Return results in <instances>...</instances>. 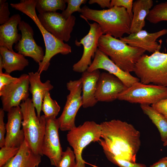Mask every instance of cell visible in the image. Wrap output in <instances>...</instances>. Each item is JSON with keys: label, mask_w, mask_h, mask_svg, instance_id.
<instances>
[{"label": "cell", "mask_w": 167, "mask_h": 167, "mask_svg": "<svg viewBox=\"0 0 167 167\" xmlns=\"http://www.w3.org/2000/svg\"><path fill=\"white\" fill-rule=\"evenodd\" d=\"M100 125L103 139L99 142L103 150L136 163L141 145L140 132L132 124L118 119L104 122Z\"/></svg>", "instance_id": "obj_1"}, {"label": "cell", "mask_w": 167, "mask_h": 167, "mask_svg": "<svg viewBox=\"0 0 167 167\" xmlns=\"http://www.w3.org/2000/svg\"><path fill=\"white\" fill-rule=\"evenodd\" d=\"M80 16L85 20L97 23L103 35L120 38L125 34L131 33L132 19L124 7L114 6L107 9L96 10L84 6L81 8Z\"/></svg>", "instance_id": "obj_2"}, {"label": "cell", "mask_w": 167, "mask_h": 167, "mask_svg": "<svg viewBox=\"0 0 167 167\" xmlns=\"http://www.w3.org/2000/svg\"><path fill=\"white\" fill-rule=\"evenodd\" d=\"M36 0H21L18 3H11L10 5L32 19L42 35L45 45V53L43 61L38 64L37 71L41 74L42 72L47 70L53 57L58 54H68L71 52V49L69 45L57 38L43 27L36 13Z\"/></svg>", "instance_id": "obj_3"}, {"label": "cell", "mask_w": 167, "mask_h": 167, "mask_svg": "<svg viewBox=\"0 0 167 167\" xmlns=\"http://www.w3.org/2000/svg\"><path fill=\"white\" fill-rule=\"evenodd\" d=\"M98 49L123 71H134L135 65L145 51L131 46L120 39L109 35H102L99 38Z\"/></svg>", "instance_id": "obj_4"}, {"label": "cell", "mask_w": 167, "mask_h": 167, "mask_svg": "<svg viewBox=\"0 0 167 167\" xmlns=\"http://www.w3.org/2000/svg\"><path fill=\"white\" fill-rule=\"evenodd\" d=\"M167 45V38L166 40ZM134 72L142 83L167 87V53L156 51L144 54L136 63Z\"/></svg>", "instance_id": "obj_5"}, {"label": "cell", "mask_w": 167, "mask_h": 167, "mask_svg": "<svg viewBox=\"0 0 167 167\" xmlns=\"http://www.w3.org/2000/svg\"><path fill=\"white\" fill-rule=\"evenodd\" d=\"M23 115L22 123L24 140L36 154L43 156L41 146L45 131L46 119L44 115H36L32 99L28 98L20 105Z\"/></svg>", "instance_id": "obj_6"}, {"label": "cell", "mask_w": 167, "mask_h": 167, "mask_svg": "<svg viewBox=\"0 0 167 167\" xmlns=\"http://www.w3.org/2000/svg\"><path fill=\"white\" fill-rule=\"evenodd\" d=\"M166 98L167 87L139 82L122 91L117 99L131 103L152 105Z\"/></svg>", "instance_id": "obj_7"}, {"label": "cell", "mask_w": 167, "mask_h": 167, "mask_svg": "<svg viewBox=\"0 0 167 167\" xmlns=\"http://www.w3.org/2000/svg\"><path fill=\"white\" fill-rule=\"evenodd\" d=\"M69 91L62 112L57 118L59 129L62 131H70L76 127L75 117L80 108L82 106V80H70L66 84Z\"/></svg>", "instance_id": "obj_8"}, {"label": "cell", "mask_w": 167, "mask_h": 167, "mask_svg": "<svg viewBox=\"0 0 167 167\" xmlns=\"http://www.w3.org/2000/svg\"><path fill=\"white\" fill-rule=\"evenodd\" d=\"M100 124L93 121H87L68 131L67 141L72 148L76 159L82 158V152L92 142L99 141L101 138Z\"/></svg>", "instance_id": "obj_9"}, {"label": "cell", "mask_w": 167, "mask_h": 167, "mask_svg": "<svg viewBox=\"0 0 167 167\" xmlns=\"http://www.w3.org/2000/svg\"><path fill=\"white\" fill-rule=\"evenodd\" d=\"M38 17L43 27L54 37L63 42L69 40L75 24L74 16L66 19L61 13L55 12L39 14Z\"/></svg>", "instance_id": "obj_10"}, {"label": "cell", "mask_w": 167, "mask_h": 167, "mask_svg": "<svg viewBox=\"0 0 167 167\" xmlns=\"http://www.w3.org/2000/svg\"><path fill=\"white\" fill-rule=\"evenodd\" d=\"M90 29L88 33L80 40L75 41L77 46L82 45L83 52L80 59L73 66L74 71L83 73L87 70L92 64V59L94 58L98 49V45L100 37L103 34L101 28L99 24L94 22L89 23Z\"/></svg>", "instance_id": "obj_11"}, {"label": "cell", "mask_w": 167, "mask_h": 167, "mask_svg": "<svg viewBox=\"0 0 167 167\" xmlns=\"http://www.w3.org/2000/svg\"><path fill=\"white\" fill-rule=\"evenodd\" d=\"M29 81L28 75L24 74L16 81L0 89L2 109L8 112L13 107L19 106L29 98Z\"/></svg>", "instance_id": "obj_12"}, {"label": "cell", "mask_w": 167, "mask_h": 167, "mask_svg": "<svg viewBox=\"0 0 167 167\" xmlns=\"http://www.w3.org/2000/svg\"><path fill=\"white\" fill-rule=\"evenodd\" d=\"M45 131L41 146L42 155L47 156L52 165L57 166L63 153L60 143L59 126L56 118H46Z\"/></svg>", "instance_id": "obj_13"}, {"label": "cell", "mask_w": 167, "mask_h": 167, "mask_svg": "<svg viewBox=\"0 0 167 167\" xmlns=\"http://www.w3.org/2000/svg\"><path fill=\"white\" fill-rule=\"evenodd\" d=\"M21 32V40L14 46V49L24 57L32 58L39 64L43 60L45 54L42 48L38 45L34 39V31L30 25L22 20L18 26Z\"/></svg>", "instance_id": "obj_14"}, {"label": "cell", "mask_w": 167, "mask_h": 167, "mask_svg": "<svg viewBox=\"0 0 167 167\" xmlns=\"http://www.w3.org/2000/svg\"><path fill=\"white\" fill-rule=\"evenodd\" d=\"M127 87L118 78L109 72L101 73L97 81L95 97L98 101L111 102Z\"/></svg>", "instance_id": "obj_15"}, {"label": "cell", "mask_w": 167, "mask_h": 167, "mask_svg": "<svg viewBox=\"0 0 167 167\" xmlns=\"http://www.w3.org/2000/svg\"><path fill=\"white\" fill-rule=\"evenodd\" d=\"M99 69L106 70L119 79L127 87L139 82L138 78L120 69L104 53L97 49L91 65L87 71L91 72Z\"/></svg>", "instance_id": "obj_16"}, {"label": "cell", "mask_w": 167, "mask_h": 167, "mask_svg": "<svg viewBox=\"0 0 167 167\" xmlns=\"http://www.w3.org/2000/svg\"><path fill=\"white\" fill-rule=\"evenodd\" d=\"M166 34L167 29L165 28L152 33L142 30L131 33L126 36L122 37L120 39L131 46L141 48L153 53L156 51H160L161 48V40L160 41V44L156 41V40Z\"/></svg>", "instance_id": "obj_17"}, {"label": "cell", "mask_w": 167, "mask_h": 167, "mask_svg": "<svg viewBox=\"0 0 167 167\" xmlns=\"http://www.w3.org/2000/svg\"><path fill=\"white\" fill-rule=\"evenodd\" d=\"M23 119L20 106L12 108L8 112L7 122L6 124V147L19 148L24 141V132L23 129H21Z\"/></svg>", "instance_id": "obj_18"}, {"label": "cell", "mask_w": 167, "mask_h": 167, "mask_svg": "<svg viewBox=\"0 0 167 167\" xmlns=\"http://www.w3.org/2000/svg\"><path fill=\"white\" fill-rule=\"evenodd\" d=\"M30 86L29 91L32 94V101L36 110L37 115L40 118L43 99L47 91L54 88L50 81L47 80L42 83L40 79V75L37 71L28 73Z\"/></svg>", "instance_id": "obj_19"}, {"label": "cell", "mask_w": 167, "mask_h": 167, "mask_svg": "<svg viewBox=\"0 0 167 167\" xmlns=\"http://www.w3.org/2000/svg\"><path fill=\"white\" fill-rule=\"evenodd\" d=\"M101 73L99 70L82 73L81 77L82 106L92 107L98 102L95 97L97 84Z\"/></svg>", "instance_id": "obj_20"}, {"label": "cell", "mask_w": 167, "mask_h": 167, "mask_svg": "<svg viewBox=\"0 0 167 167\" xmlns=\"http://www.w3.org/2000/svg\"><path fill=\"white\" fill-rule=\"evenodd\" d=\"M21 19L19 14H15L10 17L7 22L0 26V46L14 51L13 45L16 44L21 38V34L18 33L17 29Z\"/></svg>", "instance_id": "obj_21"}, {"label": "cell", "mask_w": 167, "mask_h": 167, "mask_svg": "<svg viewBox=\"0 0 167 167\" xmlns=\"http://www.w3.org/2000/svg\"><path fill=\"white\" fill-rule=\"evenodd\" d=\"M41 156L35 153L24 140L17 154L2 167H38Z\"/></svg>", "instance_id": "obj_22"}, {"label": "cell", "mask_w": 167, "mask_h": 167, "mask_svg": "<svg viewBox=\"0 0 167 167\" xmlns=\"http://www.w3.org/2000/svg\"><path fill=\"white\" fill-rule=\"evenodd\" d=\"M153 3L152 0H136L133 2L131 33L142 30L145 25V19L153 5Z\"/></svg>", "instance_id": "obj_23"}, {"label": "cell", "mask_w": 167, "mask_h": 167, "mask_svg": "<svg viewBox=\"0 0 167 167\" xmlns=\"http://www.w3.org/2000/svg\"><path fill=\"white\" fill-rule=\"evenodd\" d=\"M0 55L2 58L5 73L9 74L15 71H22L29 65L28 60L23 55L11 51L4 46H0Z\"/></svg>", "instance_id": "obj_24"}, {"label": "cell", "mask_w": 167, "mask_h": 167, "mask_svg": "<svg viewBox=\"0 0 167 167\" xmlns=\"http://www.w3.org/2000/svg\"><path fill=\"white\" fill-rule=\"evenodd\" d=\"M140 106L144 113L156 126L160 133L161 141L164 143L167 140V120L151 105L141 104Z\"/></svg>", "instance_id": "obj_25"}, {"label": "cell", "mask_w": 167, "mask_h": 167, "mask_svg": "<svg viewBox=\"0 0 167 167\" xmlns=\"http://www.w3.org/2000/svg\"><path fill=\"white\" fill-rule=\"evenodd\" d=\"M65 0H36V9L39 13L62 11L66 7Z\"/></svg>", "instance_id": "obj_26"}, {"label": "cell", "mask_w": 167, "mask_h": 167, "mask_svg": "<svg viewBox=\"0 0 167 167\" xmlns=\"http://www.w3.org/2000/svg\"><path fill=\"white\" fill-rule=\"evenodd\" d=\"M60 109L57 102L52 99L49 92L47 91L43 99L41 107V110L46 118H56Z\"/></svg>", "instance_id": "obj_27"}, {"label": "cell", "mask_w": 167, "mask_h": 167, "mask_svg": "<svg viewBox=\"0 0 167 167\" xmlns=\"http://www.w3.org/2000/svg\"><path fill=\"white\" fill-rule=\"evenodd\" d=\"M146 19L152 23L156 24L167 21V1L158 3L150 10Z\"/></svg>", "instance_id": "obj_28"}, {"label": "cell", "mask_w": 167, "mask_h": 167, "mask_svg": "<svg viewBox=\"0 0 167 167\" xmlns=\"http://www.w3.org/2000/svg\"><path fill=\"white\" fill-rule=\"evenodd\" d=\"M76 157L74 152L68 147L63 152L61 158L56 167H76Z\"/></svg>", "instance_id": "obj_29"}, {"label": "cell", "mask_w": 167, "mask_h": 167, "mask_svg": "<svg viewBox=\"0 0 167 167\" xmlns=\"http://www.w3.org/2000/svg\"><path fill=\"white\" fill-rule=\"evenodd\" d=\"M103 152L109 160L119 167H147L143 164L133 163L119 158L108 151L103 150Z\"/></svg>", "instance_id": "obj_30"}, {"label": "cell", "mask_w": 167, "mask_h": 167, "mask_svg": "<svg viewBox=\"0 0 167 167\" xmlns=\"http://www.w3.org/2000/svg\"><path fill=\"white\" fill-rule=\"evenodd\" d=\"M65 0L67 3V6L66 9L62 11L61 14L66 19L72 15V14L75 12L77 11L81 13V5L85 4L87 1L86 0Z\"/></svg>", "instance_id": "obj_31"}, {"label": "cell", "mask_w": 167, "mask_h": 167, "mask_svg": "<svg viewBox=\"0 0 167 167\" xmlns=\"http://www.w3.org/2000/svg\"><path fill=\"white\" fill-rule=\"evenodd\" d=\"M19 148L4 146L0 150V167H2L17 153Z\"/></svg>", "instance_id": "obj_32"}, {"label": "cell", "mask_w": 167, "mask_h": 167, "mask_svg": "<svg viewBox=\"0 0 167 167\" xmlns=\"http://www.w3.org/2000/svg\"><path fill=\"white\" fill-rule=\"evenodd\" d=\"M133 3V0H112L110 2V8L114 6L124 7L132 20L133 17L132 11Z\"/></svg>", "instance_id": "obj_33"}, {"label": "cell", "mask_w": 167, "mask_h": 167, "mask_svg": "<svg viewBox=\"0 0 167 167\" xmlns=\"http://www.w3.org/2000/svg\"><path fill=\"white\" fill-rule=\"evenodd\" d=\"M8 4L6 0H0V24L2 25L10 19Z\"/></svg>", "instance_id": "obj_34"}, {"label": "cell", "mask_w": 167, "mask_h": 167, "mask_svg": "<svg viewBox=\"0 0 167 167\" xmlns=\"http://www.w3.org/2000/svg\"><path fill=\"white\" fill-rule=\"evenodd\" d=\"M4 111L2 108L0 109V147L1 148L5 146V135L6 131V125L4 122Z\"/></svg>", "instance_id": "obj_35"}, {"label": "cell", "mask_w": 167, "mask_h": 167, "mask_svg": "<svg viewBox=\"0 0 167 167\" xmlns=\"http://www.w3.org/2000/svg\"><path fill=\"white\" fill-rule=\"evenodd\" d=\"M151 106L161 114L167 120V98L152 105Z\"/></svg>", "instance_id": "obj_36"}, {"label": "cell", "mask_w": 167, "mask_h": 167, "mask_svg": "<svg viewBox=\"0 0 167 167\" xmlns=\"http://www.w3.org/2000/svg\"><path fill=\"white\" fill-rule=\"evenodd\" d=\"M18 79V78L13 77L9 74L6 73H0V89L5 86L16 81Z\"/></svg>", "instance_id": "obj_37"}, {"label": "cell", "mask_w": 167, "mask_h": 167, "mask_svg": "<svg viewBox=\"0 0 167 167\" xmlns=\"http://www.w3.org/2000/svg\"><path fill=\"white\" fill-rule=\"evenodd\" d=\"M110 0H90L88 1L89 4L97 3L102 8L107 7L110 8Z\"/></svg>", "instance_id": "obj_38"}, {"label": "cell", "mask_w": 167, "mask_h": 167, "mask_svg": "<svg viewBox=\"0 0 167 167\" xmlns=\"http://www.w3.org/2000/svg\"><path fill=\"white\" fill-rule=\"evenodd\" d=\"M150 167H167V157L161 158Z\"/></svg>", "instance_id": "obj_39"}, {"label": "cell", "mask_w": 167, "mask_h": 167, "mask_svg": "<svg viewBox=\"0 0 167 167\" xmlns=\"http://www.w3.org/2000/svg\"><path fill=\"white\" fill-rule=\"evenodd\" d=\"M76 167H86L85 162L82 158L76 159Z\"/></svg>", "instance_id": "obj_40"}, {"label": "cell", "mask_w": 167, "mask_h": 167, "mask_svg": "<svg viewBox=\"0 0 167 167\" xmlns=\"http://www.w3.org/2000/svg\"><path fill=\"white\" fill-rule=\"evenodd\" d=\"M163 145L164 146H167V140L165 142L163 143Z\"/></svg>", "instance_id": "obj_41"}]
</instances>
